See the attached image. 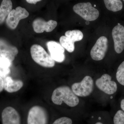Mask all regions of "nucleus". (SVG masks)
Instances as JSON below:
<instances>
[{
    "label": "nucleus",
    "mask_w": 124,
    "mask_h": 124,
    "mask_svg": "<svg viewBox=\"0 0 124 124\" xmlns=\"http://www.w3.org/2000/svg\"><path fill=\"white\" fill-rule=\"evenodd\" d=\"M115 80L119 86L124 88V60L117 68L116 72Z\"/></svg>",
    "instance_id": "17"
},
{
    "label": "nucleus",
    "mask_w": 124,
    "mask_h": 124,
    "mask_svg": "<svg viewBox=\"0 0 124 124\" xmlns=\"http://www.w3.org/2000/svg\"><path fill=\"white\" fill-rule=\"evenodd\" d=\"M94 124H104L102 123V122H96Z\"/></svg>",
    "instance_id": "27"
},
{
    "label": "nucleus",
    "mask_w": 124,
    "mask_h": 124,
    "mask_svg": "<svg viewBox=\"0 0 124 124\" xmlns=\"http://www.w3.org/2000/svg\"><path fill=\"white\" fill-rule=\"evenodd\" d=\"M47 48L51 57L55 62H62L65 58L64 48L60 44L53 41L46 43Z\"/></svg>",
    "instance_id": "9"
},
{
    "label": "nucleus",
    "mask_w": 124,
    "mask_h": 124,
    "mask_svg": "<svg viewBox=\"0 0 124 124\" xmlns=\"http://www.w3.org/2000/svg\"><path fill=\"white\" fill-rule=\"evenodd\" d=\"M18 53L17 48L8 44L5 40L0 39V55L7 58L12 62Z\"/></svg>",
    "instance_id": "13"
},
{
    "label": "nucleus",
    "mask_w": 124,
    "mask_h": 124,
    "mask_svg": "<svg viewBox=\"0 0 124 124\" xmlns=\"http://www.w3.org/2000/svg\"></svg>",
    "instance_id": "28"
},
{
    "label": "nucleus",
    "mask_w": 124,
    "mask_h": 124,
    "mask_svg": "<svg viewBox=\"0 0 124 124\" xmlns=\"http://www.w3.org/2000/svg\"><path fill=\"white\" fill-rule=\"evenodd\" d=\"M52 124H73V121L70 117L62 116L55 120Z\"/></svg>",
    "instance_id": "21"
},
{
    "label": "nucleus",
    "mask_w": 124,
    "mask_h": 124,
    "mask_svg": "<svg viewBox=\"0 0 124 124\" xmlns=\"http://www.w3.org/2000/svg\"><path fill=\"white\" fill-rule=\"evenodd\" d=\"M112 36L114 42V48L116 53H122L124 49V27L118 24L113 28Z\"/></svg>",
    "instance_id": "10"
},
{
    "label": "nucleus",
    "mask_w": 124,
    "mask_h": 124,
    "mask_svg": "<svg viewBox=\"0 0 124 124\" xmlns=\"http://www.w3.org/2000/svg\"><path fill=\"white\" fill-rule=\"evenodd\" d=\"M29 13L26 9L20 6L12 9L6 19V24L9 28L14 29L17 28L19 21L28 17Z\"/></svg>",
    "instance_id": "7"
},
{
    "label": "nucleus",
    "mask_w": 124,
    "mask_h": 124,
    "mask_svg": "<svg viewBox=\"0 0 124 124\" xmlns=\"http://www.w3.org/2000/svg\"><path fill=\"white\" fill-rule=\"evenodd\" d=\"M95 84L100 90L107 94L113 95L117 92L119 85L109 74H103L95 81Z\"/></svg>",
    "instance_id": "5"
},
{
    "label": "nucleus",
    "mask_w": 124,
    "mask_h": 124,
    "mask_svg": "<svg viewBox=\"0 0 124 124\" xmlns=\"http://www.w3.org/2000/svg\"><path fill=\"white\" fill-rule=\"evenodd\" d=\"M10 72L9 68L1 69L0 68V77H4L9 73Z\"/></svg>",
    "instance_id": "23"
},
{
    "label": "nucleus",
    "mask_w": 124,
    "mask_h": 124,
    "mask_svg": "<svg viewBox=\"0 0 124 124\" xmlns=\"http://www.w3.org/2000/svg\"><path fill=\"white\" fill-rule=\"evenodd\" d=\"M31 54L33 60L41 66L50 68L55 65V61L39 45H32L31 47Z\"/></svg>",
    "instance_id": "2"
},
{
    "label": "nucleus",
    "mask_w": 124,
    "mask_h": 124,
    "mask_svg": "<svg viewBox=\"0 0 124 124\" xmlns=\"http://www.w3.org/2000/svg\"><path fill=\"white\" fill-rule=\"evenodd\" d=\"M104 4L108 9L113 12L121 10L123 4L121 0H104Z\"/></svg>",
    "instance_id": "16"
},
{
    "label": "nucleus",
    "mask_w": 124,
    "mask_h": 124,
    "mask_svg": "<svg viewBox=\"0 0 124 124\" xmlns=\"http://www.w3.org/2000/svg\"><path fill=\"white\" fill-rule=\"evenodd\" d=\"M12 8L11 0H2L0 6V24L3 23L6 19Z\"/></svg>",
    "instance_id": "15"
},
{
    "label": "nucleus",
    "mask_w": 124,
    "mask_h": 124,
    "mask_svg": "<svg viewBox=\"0 0 124 124\" xmlns=\"http://www.w3.org/2000/svg\"><path fill=\"white\" fill-rule=\"evenodd\" d=\"M108 48V40L105 36L100 37L91 49L90 55L95 61L102 60L105 57Z\"/></svg>",
    "instance_id": "8"
},
{
    "label": "nucleus",
    "mask_w": 124,
    "mask_h": 124,
    "mask_svg": "<svg viewBox=\"0 0 124 124\" xmlns=\"http://www.w3.org/2000/svg\"><path fill=\"white\" fill-rule=\"evenodd\" d=\"M54 104L62 105L64 103L71 107H74L79 104V98L73 93L71 88L67 85L59 86L54 90L51 96Z\"/></svg>",
    "instance_id": "1"
},
{
    "label": "nucleus",
    "mask_w": 124,
    "mask_h": 124,
    "mask_svg": "<svg viewBox=\"0 0 124 124\" xmlns=\"http://www.w3.org/2000/svg\"><path fill=\"white\" fill-rule=\"evenodd\" d=\"M114 124H124V112L120 109L117 110L113 118Z\"/></svg>",
    "instance_id": "20"
},
{
    "label": "nucleus",
    "mask_w": 124,
    "mask_h": 124,
    "mask_svg": "<svg viewBox=\"0 0 124 124\" xmlns=\"http://www.w3.org/2000/svg\"><path fill=\"white\" fill-rule=\"evenodd\" d=\"M4 82L2 78L0 77V93L2 92L4 89Z\"/></svg>",
    "instance_id": "24"
},
{
    "label": "nucleus",
    "mask_w": 124,
    "mask_h": 124,
    "mask_svg": "<svg viewBox=\"0 0 124 124\" xmlns=\"http://www.w3.org/2000/svg\"><path fill=\"white\" fill-rule=\"evenodd\" d=\"M2 124H21V118L17 111L11 107L4 109L1 114Z\"/></svg>",
    "instance_id": "12"
},
{
    "label": "nucleus",
    "mask_w": 124,
    "mask_h": 124,
    "mask_svg": "<svg viewBox=\"0 0 124 124\" xmlns=\"http://www.w3.org/2000/svg\"><path fill=\"white\" fill-rule=\"evenodd\" d=\"M57 25L56 21L50 20L46 22L41 18H37L32 23L33 30L37 33H41L45 31L50 32L53 31Z\"/></svg>",
    "instance_id": "11"
},
{
    "label": "nucleus",
    "mask_w": 124,
    "mask_h": 124,
    "mask_svg": "<svg viewBox=\"0 0 124 124\" xmlns=\"http://www.w3.org/2000/svg\"><path fill=\"white\" fill-rule=\"evenodd\" d=\"M65 36L70 39L74 42L80 41L84 37V35L82 32L78 30L67 31L65 33Z\"/></svg>",
    "instance_id": "19"
},
{
    "label": "nucleus",
    "mask_w": 124,
    "mask_h": 124,
    "mask_svg": "<svg viewBox=\"0 0 124 124\" xmlns=\"http://www.w3.org/2000/svg\"><path fill=\"white\" fill-rule=\"evenodd\" d=\"M28 3L31 4H36L37 2L41 1V0H26Z\"/></svg>",
    "instance_id": "26"
},
{
    "label": "nucleus",
    "mask_w": 124,
    "mask_h": 124,
    "mask_svg": "<svg viewBox=\"0 0 124 124\" xmlns=\"http://www.w3.org/2000/svg\"><path fill=\"white\" fill-rule=\"evenodd\" d=\"M120 109L124 112V97L121 99L120 102Z\"/></svg>",
    "instance_id": "25"
},
{
    "label": "nucleus",
    "mask_w": 124,
    "mask_h": 124,
    "mask_svg": "<svg viewBox=\"0 0 124 124\" xmlns=\"http://www.w3.org/2000/svg\"><path fill=\"white\" fill-rule=\"evenodd\" d=\"M94 87L93 79L91 77L86 76L80 82H76L72 85L71 89L78 97H85L92 93Z\"/></svg>",
    "instance_id": "3"
},
{
    "label": "nucleus",
    "mask_w": 124,
    "mask_h": 124,
    "mask_svg": "<svg viewBox=\"0 0 124 124\" xmlns=\"http://www.w3.org/2000/svg\"><path fill=\"white\" fill-rule=\"evenodd\" d=\"M75 13L87 21H94L98 18L99 12L89 2L78 3L73 6Z\"/></svg>",
    "instance_id": "4"
},
{
    "label": "nucleus",
    "mask_w": 124,
    "mask_h": 124,
    "mask_svg": "<svg viewBox=\"0 0 124 124\" xmlns=\"http://www.w3.org/2000/svg\"><path fill=\"white\" fill-rule=\"evenodd\" d=\"M48 113L44 108L35 106L29 110L27 117V124H47Z\"/></svg>",
    "instance_id": "6"
},
{
    "label": "nucleus",
    "mask_w": 124,
    "mask_h": 124,
    "mask_svg": "<svg viewBox=\"0 0 124 124\" xmlns=\"http://www.w3.org/2000/svg\"><path fill=\"white\" fill-rule=\"evenodd\" d=\"M60 44L69 52L72 53L75 50V42L66 36H62L60 38Z\"/></svg>",
    "instance_id": "18"
},
{
    "label": "nucleus",
    "mask_w": 124,
    "mask_h": 124,
    "mask_svg": "<svg viewBox=\"0 0 124 124\" xmlns=\"http://www.w3.org/2000/svg\"><path fill=\"white\" fill-rule=\"evenodd\" d=\"M4 89L8 93H13L20 90L23 85V83L20 80H14L10 77L7 76L4 80Z\"/></svg>",
    "instance_id": "14"
},
{
    "label": "nucleus",
    "mask_w": 124,
    "mask_h": 124,
    "mask_svg": "<svg viewBox=\"0 0 124 124\" xmlns=\"http://www.w3.org/2000/svg\"><path fill=\"white\" fill-rule=\"evenodd\" d=\"M11 62L7 58L0 55V68L7 69L11 66Z\"/></svg>",
    "instance_id": "22"
}]
</instances>
